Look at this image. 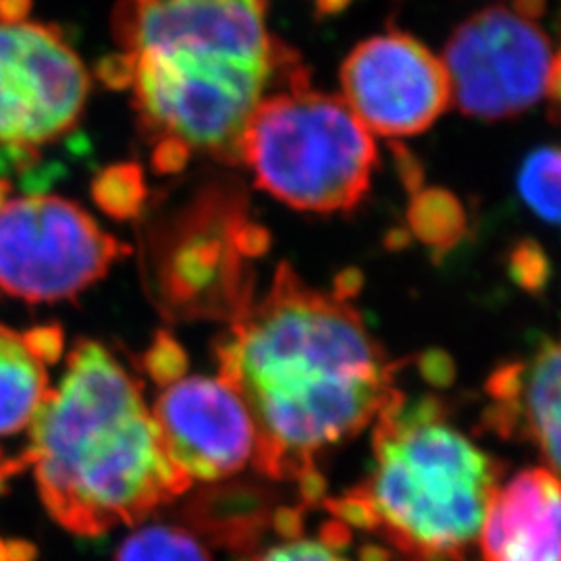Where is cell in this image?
<instances>
[{
	"label": "cell",
	"instance_id": "cell-1",
	"mask_svg": "<svg viewBox=\"0 0 561 561\" xmlns=\"http://www.w3.org/2000/svg\"><path fill=\"white\" fill-rule=\"evenodd\" d=\"M219 379L254 424L252 461L273 481L300 484L317 502V458L377 421L398 393V364L370 335L347 298L308 287L280 262L215 347Z\"/></svg>",
	"mask_w": 561,
	"mask_h": 561
},
{
	"label": "cell",
	"instance_id": "cell-5",
	"mask_svg": "<svg viewBox=\"0 0 561 561\" xmlns=\"http://www.w3.org/2000/svg\"><path fill=\"white\" fill-rule=\"evenodd\" d=\"M238 161L273 198L331 215L360 204L379 154L373 134L345 102L301 78L256 106L241 134Z\"/></svg>",
	"mask_w": 561,
	"mask_h": 561
},
{
	"label": "cell",
	"instance_id": "cell-20",
	"mask_svg": "<svg viewBox=\"0 0 561 561\" xmlns=\"http://www.w3.org/2000/svg\"><path fill=\"white\" fill-rule=\"evenodd\" d=\"M510 275L526 291H541L549 279V262L541 245L535 241H522L510 259Z\"/></svg>",
	"mask_w": 561,
	"mask_h": 561
},
{
	"label": "cell",
	"instance_id": "cell-6",
	"mask_svg": "<svg viewBox=\"0 0 561 561\" xmlns=\"http://www.w3.org/2000/svg\"><path fill=\"white\" fill-rule=\"evenodd\" d=\"M266 248V229L248 219L241 198L219 190L201 194L159 241L164 314L175 321H236L256 298L250 261Z\"/></svg>",
	"mask_w": 561,
	"mask_h": 561
},
{
	"label": "cell",
	"instance_id": "cell-7",
	"mask_svg": "<svg viewBox=\"0 0 561 561\" xmlns=\"http://www.w3.org/2000/svg\"><path fill=\"white\" fill-rule=\"evenodd\" d=\"M127 252L80 204L50 194L9 196L0 185V294L32 304L69 300Z\"/></svg>",
	"mask_w": 561,
	"mask_h": 561
},
{
	"label": "cell",
	"instance_id": "cell-23",
	"mask_svg": "<svg viewBox=\"0 0 561 561\" xmlns=\"http://www.w3.org/2000/svg\"><path fill=\"white\" fill-rule=\"evenodd\" d=\"M314 2L321 13H340L350 4V0H314Z\"/></svg>",
	"mask_w": 561,
	"mask_h": 561
},
{
	"label": "cell",
	"instance_id": "cell-12",
	"mask_svg": "<svg viewBox=\"0 0 561 561\" xmlns=\"http://www.w3.org/2000/svg\"><path fill=\"white\" fill-rule=\"evenodd\" d=\"M560 345L542 340L528 362L500 366L486 382L489 428L505 439H528L541 449L551 472H560Z\"/></svg>",
	"mask_w": 561,
	"mask_h": 561
},
{
	"label": "cell",
	"instance_id": "cell-13",
	"mask_svg": "<svg viewBox=\"0 0 561 561\" xmlns=\"http://www.w3.org/2000/svg\"><path fill=\"white\" fill-rule=\"evenodd\" d=\"M484 561H560V481L549 468L500 484L482 520Z\"/></svg>",
	"mask_w": 561,
	"mask_h": 561
},
{
	"label": "cell",
	"instance_id": "cell-17",
	"mask_svg": "<svg viewBox=\"0 0 561 561\" xmlns=\"http://www.w3.org/2000/svg\"><path fill=\"white\" fill-rule=\"evenodd\" d=\"M560 150L537 148L522 162L518 192L524 204L545 222L560 221Z\"/></svg>",
	"mask_w": 561,
	"mask_h": 561
},
{
	"label": "cell",
	"instance_id": "cell-3",
	"mask_svg": "<svg viewBox=\"0 0 561 561\" xmlns=\"http://www.w3.org/2000/svg\"><path fill=\"white\" fill-rule=\"evenodd\" d=\"M30 428L42 503L73 535L140 524L192 486L167 454L140 381L99 341L76 343Z\"/></svg>",
	"mask_w": 561,
	"mask_h": 561
},
{
	"label": "cell",
	"instance_id": "cell-8",
	"mask_svg": "<svg viewBox=\"0 0 561 561\" xmlns=\"http://www.w3.org/2000/svg\"><path fill=\"white\" fill-rule=\"evenodd\" d=\"M443 67L451 102L463 115L510 119L558 101L560 57L547 32L510 7H489L461 21L449 36Z\"/></svg>",
	"mask_w": 561,
	"mask_h": 561
},
{
	"label": "cell",
	"instance_id": "cell-15",
	"mask_svg": "<svg viewBox=\"0 0 561 561\" xmlns=\"http://www.w3.org/2000/svg\"><path fill=\"white\" fill-rule=\"evenodd\" d=\"M408 225L426 248L447 252L466 233V213L451 192L442 187L416 190L408 208Z\"/></svg>",
	"mask_w": 561,
	"mask_h": 561
},
{
	"label": "cell",
	"instance_id": "cell-10",
	"mask_svg": "<svg viewBox=\"0 0 561 561\" xmlns=\"http://www.w3.org/2000/svg\"><path fill=\"white\" fill-rule=\"evenodd\" d=\"M340 80L341 101L385 138L419 136L451 102L442 59L403 32L360 42L343 60Z\"/></svg>",
	"mask_w": 561,
	"mask_h": 561
},
{
	"label": "cell",
	"instance_id": "cell-18",
	"mask_svg": "<svg viewBox=\"0 0 561 561\" xmlns=\"http://www.w3.org/2000/svg\"><path fill=\"white\" fill-rule=\"evenodd\" d=\"M94 198L117 219L136 217L146 204V181L140 167L117 164L106 169L94 183Z\"/></svg>",
	"mask_w": 561,
	"mask_h": 561
},
{
	"label": "cell",
	"instance_id": "cell-2",
	"mask_svg": "<svg viewBox=\"0 0 561 561\" xmlns=\"http://www.w3.org/2000/svg\"><path fill=\"white\" fill-rule=\"evenodd\" d=\"M113 34L154 141L238 161L241 134L275 81L306 76L273 38L266 0H121Z\"/></svg>",
	"mask_w": 561,
	"mask_h": 561
},
{
	"label": "cell",
	"instance_id": "cell-4",
	"mask_svg": "<svg viewBox=\"0 0 561 561\" xmlns=\"http://www.w3.org/2000/svg\"><path fill=\"white\" fill-rule=\"evenodd\" d=\"M375 422L373 474L354 489L370 530L410 560L466 561L502 484V461L447 421L433 396L408 401L398 389Z\"/></svg>",
	"mask_w": 561,
	"mask_h": 561
},
{
	"label": "cell",
	"instance_id": "cell-22",
	"mask_svg": "<svg viewBox=\"0 0 561 561\" xmlns=\"http://www.w3.org/2000/svg\"><path fill=\"white\" fill-rule=\"evenodd\" d=\"M422 366L431 381L445 382L451 377V362L445 360L443 354H428Z\"/></svg>",
	"mask_w": 561,
	"mask_h": 561
},
{
	"label": "cell",
	"instance_id": "cell-14",
	"mask_svg": "<svg viewBox=\"0 0 561 561\" xmlns=\"http://www.w3.org/2000/svg\"><path fill=\"white\" fill-rule=\"evenodd\" d=\"M60 354L59 327L18 331L0 324V437L32 426L53 387L48 366Z\"/></svg>",
	"mask_w": 561,
	"mask_h": 561
},
{
	"label": "cell",
	"instance_id": "cell-11",
	"mask_svg": "<svg viewBox=\"0 0 561 561\" xmlns=\"http://www.w3.org/2000/svg\"><path fill=\"white\" fill-rule=\"evenodd\" d=\"M152 416L167 454L190 481H221L252 461L254 424L240 396L217 377L164 387Z\"/></svg>",
	"mask_w": 561,
	"mask_h": 561
},
{
	"label": "cell",
	"instance_id": "cell-9",
	"mask_svg": "<svg viewBox=\"0 0 561 561\" xmlns=\"http://www.w3.org/2000/svg\"><path fill=\"white\" fill-rule=\"evenodd\" d=\"M90 76L57 30L0 13V150L30 154L71 131Z\"/></svg>",
	"mask_w": 561,
	"mask_h": 561
},
{
	"label": "cell",
	"instance_id": "cell-19",
	"mask_svg": "<svg viewBox=\"0 0 561 561\" xmlns=\"http://www.w3.org/2000/svg\"><path fill=\"white\" fill-rule=\"evenodd\" d=\"M146 375L162 387L180 381L187 370V356L178 340L161 331L144 354Z\"/></svg>",
	"mask_w": 561,
	"mask_h": 561
},
{
	"label": "cell",
	"instance_id": "cell-21",
	"mask_svg": "<svg viewBox=\"0 0 561 561\" xmlns=\"http://www.w3.org/2000/svg\"><path fill=\"white\" fill-rule=\"evenodd\" d=\"M252 561H347L335 545L329 541H310L294 539L277 547L266 549L262 556Z\"/></svg>",
	"mask_w": 561,
	"mask_h": 561
},
{
	"label": "cell",
	"instance_id": "cell-16",
	"mask_svg": "<svg viewBox=\"0 0 561 561\" xmlns=\"http://www.w3.org/2000/svg\"><path fill=\"white\" fill-rule=\"evenodd\" d=\"M115 561H213L192 533L180 526L152 524L121 542Z\"/></svg>",
	"mask_w": 561,
	"mask_h": 561
}]
</instances>
